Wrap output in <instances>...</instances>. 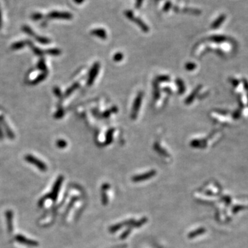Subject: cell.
<instances>
[{"label": "cell", "instance_id": "1", "mask_svg": "<svg viewBox=\"0 0 248 248\" xmlns=\"http://www.w3.org/2000/svg\"><path fill=\"white\" fill-rule=\"evenodd\" d=\"M124 15L129 20H130V21L134 22L135 24L137 25V26H139V28L142 29L143 32H145V33H147V32L150 31L149 27L147 26V25L140 19V18L136 17L132 10H125Z\"/></svg>", "mask_w": 248, "mask_h": 248}, {"label": "cell", "instance_id": "2", "mask_svg": "<svg viewBox=\"0 0 248 248\" xmlns=\"http://www.w3.org/2000/svg\"><path fill=\"white\" fill-rule=\"evenodd\" d=\"M49 19H71L72 15L68 12H59V11H52L47 15Z\"/></svg>", "mask_w": 248, "mask_h": 248}, {"label": "cell", "instance_id": "3", "mask_svg": "<svg viewBox=\"0 0 248 248\" xmlns=\"http://www.w3.org/2000/svg\"><path fill=\"white\" fill-rule=\"evenodd\" d=\"M142 97H143V94L142 92H139V95H137V97H136L135 102H134V106H133V111H132V115H131L132 119H135L136 117V115H137L139 110V108H140L141 104H142Z\"/></svg>", "mask_w": 248, "mask_h": 248}, {"label": "cell", "instance_id": "4", "mask_svg": "<svg viewBox=\"0 0 248 248\" xmlns=\"http://www.w3.org/2000/svg\"><path fill=\"white\" fill-rule=\"evenodd\" d=\"M99 63H95L94 65H93V67L91 69L90 74H89V77H88V85L91 86L94 82L95 78L98 74V71H99Z\"/></svg>", "mask_w": 248, "mask_h": 248}, {"label": "cell", "instance_id": "5", "mask_svg": "<svg viewBox=\"0 0 248 248\" xmlns=\"http://www.w3.org/2000/svg\"><path fill=\"white\" fill-rule=\"evenodd\" d=\"M26 161H28V162L33 163V164H35L36 166H37V167H38L42 170H45V168H46V167H45V165L44 164L42 161L38 160L37 159L34 157V156H33L32 155H27L26 156Z\"/></svg>", "mask_w": 248, "mask_h": 248}, {"label": "cell", "instance_id": "6", "mask_svg": "<svg viewBox=\"0 0 248 248\" xmlns=\"http://www.w3.org/2000/svg\"><path fill=\"white\" fill-rule=\"evenodd\" d=\"M91 34L93 35L97 36V37L101 38V39H106L107 38V33L104 29L102 28H96L91 31Z\"/></svg>", "mask_w": 248, "mask_h": 248}, {"label": "cell", "instance_id": "7", "mask_svg": "<svg viewBox=\"0 0 248 248\" xmlns=\"http://www.w3.org/2000/svg\"><path fill=\"white\" fill-rule=\"evenodd\" d=\"M226 18V16L224 14H222L218 16V17L217 18V19L212 23V26H211L212 28V29L218 28V27H219L220 25L223 24V22L225 21Z\"/></svg>", "mask_w": 248, "mask_h": 248}, {"label": "cell", "instance_id": "8", "mask_svg": "<svg viewBox=\"0 0 248 248\" xmlns=\"http://www.w3.org/2000/svg\"><path fill=\"white\" fill-rule=\"evenodd\" d=\"M182 12L184 13H188V14L191 15H199L201 14V10H199L197 8H185L182 10Z\"/></svg>", "mask_w": 248, "mask_h": 248}, {"label": "cell", "instance_id": "9", "mask_svg": "<svg viewBox=\"0 0 248 248\" xmlns=\"http://www.w3.org/2000/svg\"><path fill=\"white\" fill-rule=\"evenodd\" d=\"M26 43L28 44L29 46L31 47L32 51L34 52V53H35V54H37V55H38V56H41V55H42L43 53H43V51H41L40 49H39V48H37V47H35V45L33 44V43L31 42V41H27Z\"/></svg>", "mask_w": 248, "mask_h": 248}, {"label": "cell", "instance_id": "10", "mask_svg": "<svg viewBox=\"0 0 248 248\" xmlns=\"http://www.w3.org/2000/svg\"><path fill=\"white\" fill-rule=\"evenodd\" d=\"M26 42L20 41V42L14 43V44L12 45L11 48H12V49L13 50H19V49L22 48H24L25 46V45H26Z\"/></svg>", "mask_w": 248, "mask_h": 248}, {"label": "cell", "instance_id": "11", "mask_svg": "<svg viewBox=\"0 0 248 248\" xmlns=\"http://www.w3.org/2000/svg\"><path fill=\"white\" fill-rule=\"evenodd\" d=\"M22 30L25 33H26L27 35L31 36V37H35V33H34V31L32 30V28H31L30 26H24L22 28Z\"/></svg>", "mask_w": 248, "mask_h": 248}, {"label": "cell", "instance_id": "12", "mask_svg": "<svg viewBox=\"0 0 248 248\" xmlns=\"http://www.w3.org/2000/svg\"><path fill=\"white\" fill-rule=\"evenodd\" d=\"M35 39L38 42H39L40 44H48L51 42V40L49 39L44 37H40V36H35Z\"/></svg>", "mask_w": 248, "mask_h": 248}, {"label": "cell", "instance_id": "13", "mask_svg": "<svg viewBox=\"0 0 248 248\" xmlns=\"http://www.w3.org/2000/svg\"><path fill=\"white\" fill-rule=\"evenodd\" d=\"M177 85L179 86V93L180 94H182V93L184 92V91H185V86H184V83L183 81H182L181 79H178L177 80Z\"/></svg>", "mask_w": 248, "mask_h": 248}, {"label": "cell", "instance_id": "14", "mask_svg": "<svg viewBox=\"0 0 248 248\" xmlns=\"http://www.w3.org/2000/svg\"><path fill=\"white\" fill-rule=\"evenodd\" d=\"M45 53L49 54H51V55H53V56H57L61 53V51H60L59 49H54V48L49 49V50H47V51H45Z\"/></svg>", "mask_w": 248, "mask_h": 248}, {"label": "cell", "instance_id": "15", "mask_svg": "<svg viewBox=\"0 0 248 248\" xmlns=\"http://www.w3.org/2000/svg\"><path fill=\"white\" fill-rule=\"evenodd\" d=\"M79 87V83H74L73 85H72V87H70L69 89H68L66 92V94H65V95L66 97H68V96H69V95L71 94V93L73 92V91L74 90H76L77 88Z\"/></svg>", "mask_w": 248, "mask_h": 248}, {"label": "cell", "instance_id": "16", "mask_svg": "<svg viewBox=\"0 0 248 248\" xmlns=\"http://www.w3.org/2000/svg\"><path fill=\"white\" fill-rule=\"evenodd\" d=\"M45 77H46V73H43L42 74H40V75L39 76L37 79L32 81L31 83L32 84H36V83H39V82H40V81L44 80V79L45 78Z\"/></svg>", "mask_w": 248, "mask_h": 248}, {"label": "cell", "instance_id": "17", "mask_svg": "<svg viewBox=\"0 0 248 248\" xmlns=\"http://www.w3.org/2000/svg\"><path fill=\"white\" fill-rule=\"evenodd\" d=\"M43 18V15L41 13H35L31 15V19L35 20V21H38V20L42 19Z\"/></svg>", "mask_w": 248, "mask_h": 248}, {"label": "cell", "instance_id": "18", "mask_svg": "<svg viewBox=\"0 0 248 248\" xmlns=\"http://www.w3.org/2000/svg\"><path fill=\"white\" fill-rule=\"evenodd\" d=\"M198 88L197 89H196L194 91V92H192V94H191L190 96L188 97V98H187V99H186V101H185V103L186 104H190L191 102H192V101H193V99H194V97H195V95H196V93H197V92L198 91Z\"/></svg>", "mask_w": 248, "mask_h": 248}, {"label": "cell", "instance_id": "19", "mask_svg": "<svg viewBox=\"0 0 248 248\" xmlns=\"http://www.w3.org/2000/svg\"><path fill=\"white\" fill-rule=\"evenodd\" d=\"M172 2L170 1H167L165 2V4H164V6H163V10L164 11V12H168V11L170 10V9L172 7Z\"/></svg>", "mask_w": 248, "mask_h": 248}, {"label": "cell", "instance_id": "20", "mask_svg": "<svg viewBox=\"0 0 248 248\" xmlns=\"http://www.w3.org/2000/svg\"><path fill=\"white\" fill-rule=\"evenodd\" d=\"M38 68L41 70H44V71H45V72H47V68H46V66H45V61L43 60H41L38 63Z\"/></svg>", "mask_w": 248, "mask_h": 248}, {"label": "cell", "instance_id": "21", "mask_svg": "<svg viewBox=\"0 0 248 248\" xmlns=\"http://www.w3.org/2000/svg\"><path fill=\"white\" fill-rule=\"evenodd\" d=\"M57 146L59 147H61V148H63V147H65L67 145V143L64 140L60 139V140L57 141Z\"/></svg>", "mask_w": 248, "mask_h": 248}, {"label": "cell", "instance_id": "22", "mask_svg": "<svg viewBox=\"0 0 248 248\" xmlns=\"http://www.w3.org/2000/svg\"><path fill=\"white\" fill-rule=\"evenodd\" d=\"M123 57H124L123 54L121 53H118L117 54H115V56H114V60L115 61H120L121 60H122Z\"/></svg>", "mask_w": 248, "mask_h": 248}, {"label": "cell", "instance_id": "23", "mask_svg": "<svg viewBox=\"0 0 248 248\" xmlns=\"http://www.w3.org/2000/svg\"><path fill=\"white\" fill-rule=\"evenodd\" d=\"M212 40L214 41V42H222L225 39V38L222 36H213L211 38Z\"/></svg>", "mask_w": 248, "mask_h": 248}, {"label": "cell", "instance_id": "24", "mask_svg": "<svg viewBox=\"0 0 248 248\" xmlns=\"http://www.w3.org/2000/svg\"><path fill=\"white\" fill-rule=\"evenodd\" d=\"M63 110H62V109H59L57 112H56L54 117H55V118H57V119H60V118L63 117Z\"/></svg>", "mask_w": 248, "mask_h": 248}, {"label": "cell", "instance_id": "25", "mask_svg": "<svg viewBox=\"0 0 248 248\" xmlns=\"http://www.w3.org/2000/svg\"><path fill=\"white\" fill-rule=\"evenodd\" d=\"M195 68H196V66L193 63H188L185 66V68L188 70H192L193 69H194Z\"/></svg>", "mask_w": 248, "mask_h": 248}, {"label": "cell", "instance_id": "26", "mask_svg": "<svg viewBox=\"0 0 248 248\" xmlns=\"http://www.w3.org/2000/svg\"><path fill=\"white\" fill-rule=\"evenodd\" d=\"M143 0H135V8L139 9L142 7Z\"/></svg>", "mask_w": 248, "mask_h": 248}, {"label": "cell", "instance_id": "27", "mask_svg": "<svg viewBox=\"0 0 248 248\" xmlns=\"http://www.w3.org/2000/svg\"><path fill=\"white\" fill-rule=\"evenodd\" d=\"M54 95H56L57 97H61V90L59 89L58 88H54Z\"/></svg>", "mask_w": 248, "mask_h": 248}, {"label": "cell", "instance_id": "28", "mask_svg": "<svg viewBox=\"0 0 248 248\" xmlns=\"http://www.w3.org/2000/svg\"><path fill=\"white\" fill-rule=\"evenodd\" d=\"M159 80H163V81H168L169 80V77H167V76H163V77H160V78H159Z\"/></svg>", "mask_w": 248, "mask_h": 248}, {"label": "cell", "instance_id": "29", "mask_svg": "<svg viewBox=\"0 0 248 248\" xmlns=\"http://www.w3.org/2000/svg\"><path fill=\"white\" fill-rule=\"evenodd\" d=\"M73 1L77 4H81L85 1V0H73Z\"/></svg>", "mask_w": 248, "mask_h": 248}, {"label": "cell", "instance_id": "30", "mask_svg": "<svg viewBox=\"0 0 248 248\" xmlns=\"http://www.w3.org/2000/svg\"><path fill=\"white\" fill-rule=\"evenodd\" d=\"M2 26V18H1V8H0V28H1Z\"/></svg>", "mask_w": 248, "mask_h": 248}, {"label": "cell", "instance_id": "31", "mask_svg": "<svg viewBox=\"0 0 248 248\" xmlns=\"http://www.w3.org/2000/svg\"><path fill=\"white\" fill-rule=\"evenodd\" d=\"M2 137H3V133H2L1 130V128H0V139H1Z\"/></svg>", "mask_w": 248, "mask_h": 248}]
</instances>
